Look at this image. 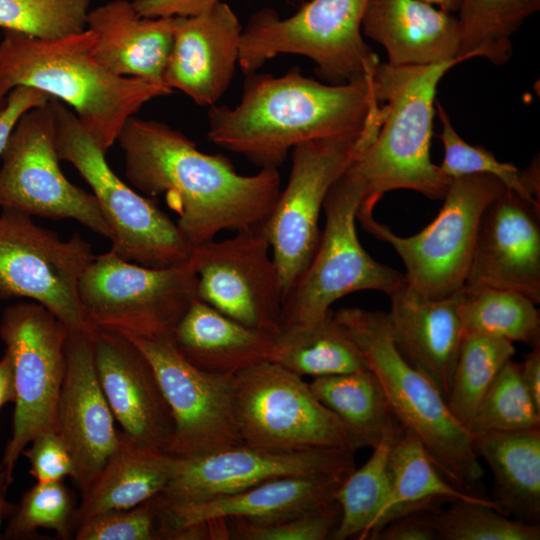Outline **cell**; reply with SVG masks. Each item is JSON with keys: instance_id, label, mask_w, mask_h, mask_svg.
<instances>
[{"instance_id": "6da1fadb", "label": "cell", "mask_w": 540, "mask_h": 540, "mask_svg": "<svg viewBox=\"0 0 540 540\" xmlns=\"http://www.w3.org/2000/svg\"><path fill=\"white\" fill-rule=\"evenodd\" d=\"M117 141L127 179L148 196H165L190 245L223 230L264 223L281 191L278 169L241 175L225 156L201 152L183 133L159 121L133 116Z\"/></svg>"}, {"instance_id": "7a4b0ae2", "label": "cell", "mask_w": 540, "mask_h": 540, "mask_svg": "<svg viewBox=\"0 0 540 540\" xmlns=\"http://www.w3.org/2000/svg\"><path fill=\"white\" fill-rule=\"evenodd\" d=\"M239 104L208 109V139L260 168L278 169L306 141L359 133L373 108V79L323 84L295 67L282 76L246 75Z\"/></svg>"}, {"instance_id": "3957f363", "label": "cell", "mask_w": 540, "mask_h": 540, "mask_svg": "<svg viewBox=\"0 0 540 540\" xmlns=\"http://www.w3.org/2000/svg\"><path fill=\"white\" fill-rule=\"evenodd\" d=\"M95 44L88 29L52 40L2 30L0 107L17 86L45 92L73 109L106 154L144 104L173 91L164 84L113 74L96 60Z\"/></svg>"}, {"instance_id": "277c9868", "label": "cell", "mask_w": 540, "mask_h": 540, "mask_svg": "<svg viewBox=\"0 0 540 540\" xmlns=\"http://www.w3.org/2000/svg\"><path fill=\"white\" fill-rule=\"evenodd\" d=\"M466 60L419 66L380 61L373 88L384 117L374 141L352 163L366 184L357 214H373L378 201L393 190H413L434 200L445 197L452 179L430 158L435 96L444 75Z\"/></svg>"}, {"instance_id": "5b68a950", "label": "cell", "mask_w": 540, "mask_h": 540, "mask_svg": "<svg viewBox=\"0 0 540 540\" xmlns=\"http://www.w3.org/2000/svg\"><path fill=\"white\" fill-rule=\"evenodd\" d=\"M334 317L377 377L395 419L419 437L449 482L472 493L484 474L474 436L453 416L432 381L398 351L386 312L343 307Z\"/></svg>"}, {"instance_id": "8992f818", "label": "cell", "mask_w": 540, "mask_h": 540, "mask_svg": "<svg viewBox=\"0 0 540 540\" xmlns=\"http://www.w3.org/2000/svg\"><path fill=\"white\" fill-rule=\"evenodd\" d=\"M367 1L311 0L287 18L256 12L242 30L239 67L247 75L278 55L297 54L329 84L371 81L380 60L362 36Z\"/></svg>"}, {"instance_id": "52a82bcc", "label": "cell", "mask_w": 540, "mask_h": 540, "mask_svg": "<svg viewBox=\"0 0 540 540\" xmlns=\"http://www.w3.org/2000/svg\"><path fill=\"white\" fill-rule=\"evenodd\" d=\"M365 191L352 164L329 189L324 230L310 264L283 299L280 327L317 320L353 292L375 290L390 296L406 285L403 273L374 260L358 239L355 224Z\"/></svg>"}, {"instance_id": "ba28073f", "label": "cell", "mask_w": 540, "mask_h": 540, "mask_svg": "<svg viewBox=\"0 0 540 540\" xmlns=\"http://www.w3.org/2000/svg\"><path fill=\"white\" fill-rule=\"evenodd\" d=\"M383 117L384 107L377 104L359 133L314 139L291 150L288 183L263 223L283 299L316 252L320 212L329 189L374 141Z\"/></svg>"}, {"instance_id": "9c48e42d", "label": "cell", "mask_w": 540, "mask_h": 540, "mask_svg": "<svg viewBox=\"0 0 540 540\" xmlns=\"http://www.w3.org/2000/svg\"><path fill=\"white\" fill-rule=\"evenodd\" d=\"M57 125V151L93 191L110 226L111 251L119 258L150 268L186 263L191 245L151 200L126 185L111 169L105 153L64 103L52 98Z\"/></svg>"}, {"instance_id": "30bf717a", "label": "cell", "mask_w": 540, "mask_h": 540, "mask_svg": "<svg viewBox=\"0 0 540 540\" xmlns=\"http://www.w3.org/2000/svg\"><path fill=\"white\" fill-rule=\"evenodd\" d=\"M505 189L488 174L454 178L436 218L408 237L396 235L373 214L357 215V220L367 232L395 249L406 268L409 288L424 298L440 299L464 286L481 216Z\"/></svg>"}, {"instance_id": "8fae6325", "label": "cell", "mask_w": 540, "mask_h": 540, "mask_svg": "<svg viewBox=\"0 0 540 540\" xmlns=\"http://www.w3.org/2000/svg\"><path fill=\"white\" fill-rule=\"evenodd\" d=\"M92 246L75 233L62 240L19 210L0 212V299L26 298L45 307L69 331L95 333L79 283L94 260Z\"/></svg>"}, {"instance_id": "7c38bea8", "label": "cell", "mask_w": 540, "mask_h": 540, "mask_svg": "<svg viewBox=\"0 0 540 540\" xmlns=\"http://www.w3.org/2000/svg\"><path fill=\"white\" fill-rule=\"evenodd\" d=\"M82 305L98 330L128 337L170 336L192 302L197 277L188 262L150 268L111 250L95 256L81 277Z\"/></svg>"}, {"instance_id": "4fadbf2b", "label": "cell", "mask_w": 540, "mask_h": 540, "mask_svg": "<svg viewBox=\"0 0 540 540\" xmlns=\"http://www.w3.org/2000/svg\"><path fill=\"white\" fill-rule=\"evenodd\" d=\"M233 404L245 445L272 452L319 448L356 451L337 416L301 376L270 361L237 372Z\"/></svg>"}, {"instance_id": "5bb4252c", "label": "cell", "mask_w": 540, "mask_h": 540, "mask_svg": "<svg viewBox=\"0 0 540 540\" xmlns=\"http://www.w3.org/2000/svg\"><path fill=\"white\" fill-rule=\"evenodd\" d=\"M69 332L34 301L12 304L2 312L0 338L12 361L15 408L11 438L0 464L11 481L15 464L31 441L56 430Z\"/></svg>"}, {"instance_id": "9a60e30c", "label": "cell", "mask_w": 540, "mask_h": 540, "mask_svg": "<svg viewBox=\"0 0 540 540\" xmlns=\"http://www.w3.org/2000/svg\"><path fill=\"white\" fill-rule=\"evenodd\" d=\"M0 207L50 219H73L110 241L113 233L95 196L63 174L51 100L25 112L1 153Z\"/></svg>"}, {"instance_id": "2e32d148", "label": "cell", "mask_w": 540, "mask_h": 540, "mask_svg": "<svg viewBox=\"0 0 540 540\" xmlns=\"http://www.w3.org/2000/svg\"><path fill=\"white\" fill-rule=\"evenodd\" d=\"M270 248L263 223L191 245L187 262L197 277L198 299L246 327L276 333L283 290Z\"/></svg>"}, {"instance_id": "e0dca14e", "label": "cell", "mask_w": 540, "mask_h": 540, "mask_svg": "<svg viewBox=\"0 0 540 540\" xmlns=\"http://www.w3.org/2000/svg\"><path fill=\"white\" fill-rule=\"evenodd\" d=\"M129 338L151 363L171 410L170 455L192 459L244 444L234 412L235 374L210 373L193 366L171 335Z\"/></svg>"}, {"instance_id": "ac0fdd59", "label": "cell", "mask_w": 540, "mask_h": 540, "mask_svg": "<svg viewBox=\"0 0 540 540\" xmlns=\"http://www.w3.org/2000/svg\"><path fill=\"white\" fill-rule=\"evenodd\" d=\"M354 450L319 448L272 452L240 445L202 457L179 459L167 486L152 499L159 506L196 503L287 476L350 473Z\"/></svg>"}, {"instance_id": "d6986e66", "label": "cell", "mask_w": 540, "mask_h": 540, "mask_svg": "<svg viewBox=\"0 0 540 540\" xmlns=\"http://www.w3.org/2000/svg\"><path fill=\"white\" fill-rule=\"evenodd\" d=\"M95 334L69 332L56 413V431L73 460L70 478L80 493L88 488L118 443L119 431L96 372Z\"/></svg>"}, {"instance_id": "ffe728a7", "label": "cell", "mask_w": 540, "mask_h": 540, "mask_svg": "<svg viewBox=\"0 0 540 540\" xmlns=\"http://www.w3.org/2000/svg\"><path fill=\"white\" fill-rule=\"evenodd\" d=\"M464 286L508 289L540 302V203L505 189L484 210Z\"/></svg>"}, {"instance_id": "44dd1931", "label": "cell", "mask_w": 540, "mask_h": 540, "mask_svg": "<svg viewBox=\"0 0 540 540\" xmlns=\"http://www.w3.org/2000/svg\"><path fill=\"white\" fill-rule=\"evenodd\" d=\"M94 357L101 388L122 431L143 446L168 453L173 417L144 353L129 337L98 330Z\"/></svg>"}, {"instance_id": "7402d4cb", "label": "cell", "mask_w": 540, "mask_h": 540, "mask_svg": "<svg viewBox=\"0 0 540 540\" xmlns=\"http://www.w3.org/2000/svg\"><path fill=\"white\" fill-rule=\"evenodd\" d=\"M242 30L234 11L222 1L196 15L174 16L163 83L199 106L216 105L238 64Z\"/></svg>"}, {"instance_id": "603a6c76", "label": "cell", "mask_w": 540, "mask_h": 540, "mask_svg": "<svg viewBox=\"0 0 540 540\" xmlns=\"http://www.w3.org/2000/svg\"><path fill=\"white\" fill-rule=\"evenodd\" d=\"M350 473L281 477L236 493L177 506H159L152 499L160 538L174 540L182 529L209 520L268 521L322 507L336 500Z\"/></svg>"}, {"instance_id": "cb8c5ba5", "label": "cell", "mask_w": 540, "mask_h": 540, "mask_svg": "<svg viewBox=\"0 0 540 540\" xmlns=\"http://www.w3.org/2000/svg\"><path fill=\"white\" fill-rule=\"evenodd\" d=\"M389 298L386 314L396 348L447 400L464 337L461 289L444 298L427 299L406 284Z\"/></svg>"}, {"instance_id": "d4e9b609", "label": "cell", "mask_w": 540, "mask_h": 540, "mask_svg": "<svg viewBox=\"0 0 540 540\" xmlns=\"http://www.w3.org/2000/svg\"><path fill=\"white\" fill-rule=\"evenodd\" d=\"M362 33L385 49L387 63L393 66L466 57L459 55L457 17L423 0H368Z\"/></svg>"}, {"instance_id": "484cf974", "label": "cell", "mask_w": 540, "mask_h": 540, "mask_svg": "<svg viewBox=\"0 0 540 540\" xmlns=\"http://www.w3.org/2000/svg\"><path fill=\"white\" fill-rule=\"evenodd\" d=\"M87 29L96 38L94 56L107 70L164 84L173 17H143L132 2L112 0L89 11Z\"/></svg>"}, {"instance_id": "4316f807", "label": "cell", "mask_w": 540, "mask_h": 540, "mask_svg": "<svg viewBox=\"0 0 540 540\" xmlns=\"http://www.w3.org/2000/svg\"><path fill=\"white\" fill-rule=\"evenodd\" d=\"M274 335L246 327L196 299L173 329L171 338L181 355L198 369L236 374L269 361Z\"/></svg>"}, {"instance_id": "83f0119b", "label": "cell", "mask_w": 540, "mask_h": 540, "mask_svg": "<svg viewBox=\"0 0 540 540\" xmlns=\"http://www.w3.org/2000/svg\"><path fill=\"white\" fill-rule=\"evenodd\" d=\"M177 463L178 458L169 453L143 446L119 431L115 449L81 493L76 527L97 513L132 508L158 495L174 475Z\"/></svg>"}, {"instance_id": "f1b7e54d", "label": "cell", "mask_w": 540, "mask_h": 540, "mask_svg": "<svg viewBox=\"0 0 540 540\" xmlns=\"http://www.w3.org/2000/svg\"><path fill=\"white\" fill-rule=\"evenodd\" d=\"M474 449L493 473L492 500L509 517L540 523V427L474 436Z\"/></svg>"}, {"instance_id": "f546056e", "label": "cell", "mask_w": 540, "mask_h": 540, "mask_svg": "<svg viewBox=\"0 0 540 540\" xmlns=\"http://www.w3.org/2000/svg\"><path fill=\"white\" fill-rule=\"evenodd\" d=\"M388 472L389 499L377 532L400 516L435 511L443 501L494 502L461 490L449 482L435 466L419 437L403 426L390 448Z\"/></svg>"}, {"instance_id": "4dcf8cb0", "label": "cell", "mask_w": 540, "mask_h": 540, "mask_svg": "<svg viewBox=\"0 0 540 540\" xmlns=\"http://www.w3.org/2000/svg\"><path fill=\"white\" fill-rule=\"evenodd\" d=\"M269 361L313 378L368 369L332 310L312 322L280 327L273 337Z\"/></svg>"}, {"instance_id": "1f68e13d", "label": "cell", "mask_w": 540, "mask_h": 540, "mask_svg": "<svg viewBox=\"0 0 540 540\" xmlns=\"http://www.w3.org/2000/svg\"><path fill=\"white\" fill-rule=\"evenodd\" d=\"M309 387L342 422L356 450L374 448L387 433L400 426L377 377L369 369L316 377Z\"/></svg>"}, {"instance_id": "d6a6232c", "label": "cell", "mask_w": 540, "mask_h": 540, "mask_svg": "<svg viewBox=\"0 0 540 540\" xmlns=\"http://www.w3.org/2000/svg\"><path fill=\"white\" fill-rule=\"evenodd\" d=\"M401 427L387 433L372 448V455L365 464L354 469L338 489L335 499L341 518L332 540H373L389 499L388 457Z\"/></svg>"}, {"instance_id": "836d02e7", "label": "cell", "mask_w": 540, "mask_h": 540, "mask_svg": "<svg viewBox=\"0 0 540 540\" xmlns=\"http://www.w3.org/2000/svg\"><path fill=\"white\" fill-rule=\"evenodd\" d=\"M540 9V0H460V56L494 65L512 56V37Z\"/></svg>"}, {"instance_id": "e575fe53", "label": "cell", "mask_w": 540, "mask_h": 540, "mask_svg": "<svg viewBox=\"0 0 540 540\" xmlns=\"http://www.w3.org/2000/svg\"><path fill=\"white\" fill-rule=\"evenodd\" d=\"M460 316L464 334H485L532 347L540 344V314L536 303L516 291L463 286Z\"/></svg>"}, {"instance_id": "d590c367", "label": "cell", "mask_w": 540, "mask_h": 540, "mask_svg": "<svg viewBox=\"0 0 540 540\" xmlns=\"http://www.w3.org/2000/svg\"><path fill=\"white\" fill-rule=\"evenodd\" d=\"M514 354L515 347L508 340L478 333L464 334L446 402L466 429L497 373Z\"/></svg>"}, {"instance_id": "8d00e7d4", "label": "cell", "mask_w": 540, "mask_h": 540, "mask_svg": "<svg viewBox=\"0 0 540 540\" xmlns=\"http://www.w3.org/2000/svg\"><path fill=\"white\" fill-rule=\"evenodd\" d=\"M435 109L442 124L439 138L443 144L444 158L439 168L444 175L454 179L472 174H488L501 181L506 189L528 200L539 201L538 157L523 171L513 164L500 162L486 148L470 145L463 140L453 127L449 114L438 101L435 102Z\"/></svg>"}, {"instance_id": "74e56055", "label": "cell", "mask_w": 540, "mask_h": 540, "mask_svg": "<svg viewBox=\"0 0 540 540\" xmlns=\"http://www.w3.org/2000/svg\"><path fill=\"white\" fill-rule=\"evenodd\" d=\"M540 427V409L530 396L520 363L508 360L485 392L468 426L473 435Z\"/></svg>"}, {"instance_id": "f35d334b", "label": "cell", "mask_w": 540, "mask_h": 540, "mask_svg": "<svg viewBox=\"0 0 540 540\" xmlns=\"http://www.w3.org/2000/svg\"><path fill=\"white\" fill-rule=\"evenodd\" d=\"M430 512L440 540H539L540 525L505 515L496 502L452 500Z\"/></svg>"}, {"instance_id": "ab89813d", "label": "cell", "mask_w": 540, "mask_h": 540, "mask_svg": "<svg viewBox=\"0 0 540 540\" xmlns=\"http://www.w3.org/2000/svg\"><path fill=\"white\" fill-rule=\"evenodd\" d=\"M77 506L73 492L63 480L36 482L13 506L2 538L30 539L38 529H47L54 531L58 539H72Z\"/></svg>"}, {"instance_id": "60d3db41", "label": "cell", "mask_w": 540, "mask_h": 540, "mask_svg": "<svg viewBox=\"0 0 540 540\" xmlns=\"http://www.w3.org/2000/svg\"><path fill=\"white\" fill-rule=\"evenodd\" d=\"M90 0H0V28L52 40L87 29Z\"/></svg>"}, {"instance_id": "b9f144b4", "label": "cell", "mask_w": 540, "mask_h": 540, "mask_svg": "<svg viewBox=\"0 0 540 540\" xmlns=\"http://www.w3.org/2000/svg\"><path fill=\"white\" fill-rule=\"evenodd\" d=\"M341 509L335 500L322 507L268 521L226 519L229 539L327 540L337 529Z\"/></svg>"}, {"instance_id": "7bdbcfd3", "label": "cell", "mask_w": 540, "mask_h": 540, "mask_svg": "<svg viewBox=\"0 0 540 540\" xmlns=\"http://www.w3.org/2000/svg\"><path fill=\"white\" fill-rule=\"evenodd\" d=\"M76 540H161L152 498L128 509L108 510L80 522Z\"/></svg>"}, {"instance_id": "ee69618b", "label": "cell", "mask_w": 540, "mask_h": 540, "mask_svg": "<svg viewBox=\"0 0 540 540\" xmlns=\"http://www.w3.org/2000/svg\"><path fill=\"white\" fill-rule=\"evenodd\" d=\"M23 451L30 464L29 473L36 482L61 481L73 474L72 456L56 430L37 435Z\"/></svg>"}, {"instance_id": "f6af8a7d", "label": "cell", "mask_w": 540, "mask_h": 540, "mask_svg": "<svg viewBox=\"0 0 540 540\" xmlns=\"http://www.w3.org/2000/svg\"><path fill=\"white\" fill-rule=\"evenodd\" d=\"M52 97L28 86H17L7 95L0 109V156L21 116L36 107L46 105Z\"/></svg>"}, {"instance_id": "bcb514c9", "label": "cell", "mask_w": 540, "mask_h": 540, "mask_svg": "<svg viewBox=\"0 0 540 540\" xmlns=\"http://www.w3.org/2000/svg\"><path fill=\"white\" fill-rule=\"evenodd\" d=\"M431 511L413 512L385 524L374 540H440L430 520Z\"/></svg>"}, {"instance_id": "7dc6e473", "label": "cell", "mask_w": 540, "mask_h": 540, "mask_svg": "<svg viewBox=\"0 0 540 540\" xmlns=\"http://www.w3.org/2000/svg\"><path fill=\"white\" fill-rule=\"evenodd\" d=\"M220 1L222 0H133L132 4L139 15L159 18L196 15Z\"/></svg>"}, {"instance_id": "c3c4849f", "label": "cell", "mask_w": 540, "mask_h": 540, "mask_svg": "<svg viewBox=\"0 0 540 540\" xmlns=\"http://www.w3.org/2000/svg\"><path fill=\"white\" fill-rule=\"evenodd\" d=\"M523 382L536 407L540 409V344L532 347L520 363Z\"/></svg>"}, {"instance_id": "681fc988", "label": "cell", "mask_w": 540, "mask_h": 540, "mask_svg": "<svg viewBox=\"0 0 540 540\" xmlns=\"http://www.w3.org/2000/svg\"><path fill=\"white\" fill-rule=\"evenodd\" d=\"M13 367L9 353L5 350L0 359V409L8 402H14Z\"/></svg>"}, {"instance_id": "f907efd6", "label": "cell", "mask_w": 540, "mask_h": 540, "mask_svg": "<svg viewBox=\"0 0 540 540\" xmlns=\"http://www.w3.org/2000/svg\"><path fill=\"white\" fill-rule=\"evenodd\" d=\"M4 467L0 464V539H2L1 527L2 521L8 518L13 506L7 501V489L11 484Z\"/></svg>"}, {"instance_id": "816d5d0a", "label": "cell", "mask_w": 540, "mask_h": 540, "mask_svg": "<svg viewBox=\"0 0 540 540\" xmlns=\"http://www.w3.org/2000/svg\"><path fill=\"white\" fill-rule=\"evenodd\" d=\"M423 1L428 2L448 13L457 12L460 5V0H423Z\"/></svg>"}, {"instance_id": "f5cc1de1", "label": "cell", "mask_w": 540, "mask_h": 540, "mask_svg": "<svg viewBox=\"0 0 540 540\" xmlns=\"http://www.w3.org/2000/svg\"><path fill=\"white\" fill-rule=\"evenodd\" d=\"M2 108V106L0 107V109Z\"/></svg>"}]
</instances>
